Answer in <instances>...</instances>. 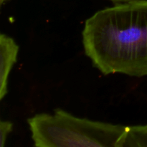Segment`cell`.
Listing matches in <instances>:
<instances>
[{
  "instance_id": "6da1fadb",
  "label": "cell",
  "mask_w": 147,
  "mask_h": 147,
  "mask_svg": "<svg viewBox=\"0 0 147 147\" xmlns=\"http://www.w3.org/2000/svg\"><path fill=\"white\" fill-rule=\"evenodd\" d=\"M86 56L104 76H147V0L116 4L86 20Z\"/></svg>"
},
{
  "instance_id": "52a82bcc",
  "label": "cell",
  "mask_w": 147,
  "mask_h": 147,
  "mask_svg": "<svg viewBox=\"0 0 147 147\" xmlns=\"http://www.w3.org/2000/svg\"><path fill=\"white\" fill-rule=\"evenodd\" d=\"M0 1H1V4H3V2H4V1H7V0H0Z\"/></svg>"
},
{
  "instance_id": "5b68a950",
  "label": "cell",
  "mask_w": 147,
  "mask_h": 147,
  "mask_svg": "<svg viewBox=\"0 0 147 147\" xmlns=\"http://www.w3.org/2000/svg\"><path fill=\"white\" fill-rule=\"evenodd\" d=\"M13 123L9 121L0 122V146L4 147L7 142V136L12 131Z\"/></svg>"
},
{
  "instance_id": "277c9868",
  "label": "cell",
  "mask_w": 147,
  "mask_h": 147,
  "mask_svg": "<svg viewBox=\"0 0 147 147\" xmlns=\"http://www.w3.org/2000/svg\"><path fill=\"white\" fill-rule=\"evenodd\" d=\"M115 147H147V124L126 126Z\"/></svg>"
},
{
  "instance_id": "3957f363",
  "label": "cell",
  "mask_w": 147,
  "mask_h": 147,
  "mask_svg": "<svg viewBox=\"0 0 147 147\" xmlns=\"http://www.w3.org/2000/svg\"><path fill=\"white\" fill-rule=\"evenodd\" d=\"M19 46L11 37L0 35V99L8 92V78L14 65L17 63Z\"/></svg>"
},
{
  "instance_id": "8992f818",
  "label": "cell",
  "mask_w": 147,
  "mask_h": 147,
  "mask_svg": "<svg viewBox=\"0 0 147 147\" xmlns=\"http://www.w3.org/2000/svg\"><path fill=\"white\" fill-rule=\"evenodd\" d=\"M108 1H110L111 2H113V4H120V3H125V2H129V1H136V0H108Z\"/></svg>"
},
{
  "instance_id": "7a4b0ae2",
  "label": "cell",
  "mask_w": 147,
  "mask_h": 147,
  "mask_svg": "<svg viewBox=\"0 0 147 147\" xmlns=\"http://www.w3.org/2000/svg\"><path fill=\"white\" fill-rule=\"evenodd\" d=\"M36 147H115L126 126L81 119L57 109L27 119Z\"/></svg>"
}]
</instances>
